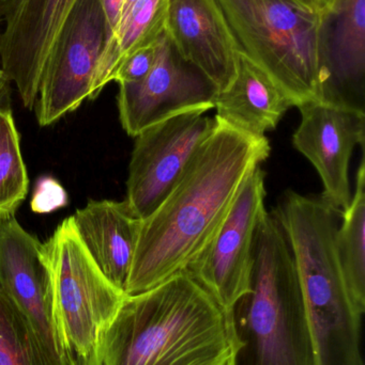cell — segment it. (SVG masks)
I'll return each mask as SVG.
<instances>
[{"label": "cell", "instance_id": "484cf974", "mask_svg": "<svg viewBox=\"0 0 365 365\" xmlns=\"http://www.w3.org/2000/svg\"><path fill=\"white\" fill-rule=\"evenodd\" d=\"M139 1V0H124V10H122L121 19H120V21H122L124 17H126V15L130 12V10L133 8V6L136 4Z\"/></svg>", "mask_w": 365, "mask_h": 365}, {"label": "cell", "instance_id": "5b68a950", "mask_svg": "<svg viewBox=\"0 0 365 365\" xmlns=\"http://www.w3.org/2000/svg\"><path fill=\"white\" fill-rule=\"evenodd\" d=\"M237 51L280 86L294 107L321 102L328 15L311 0H214Z\"/></svg>", "mask_w": 365, "mask_h": 365}, {"label": "cell", "instance_id": "ac0fdd59", "mask_svg": "<svg viewBox=\"0 0 365 365\" xmlns=\"http://www.w3.org/2000/svg\"><path fill=\"white\" fill-rule=\"evenodd\" d=\"M166 10L167 0H139L133 6L105 45L89 100L98 98L103 88L113 81L126 58L156 42L165 30Z\"/></svg>", "mask_w": 365, "mask_h": 365}, {"label": "cell", "instance_id": "7c38bea8", "mask_svg": "<svg viewBox=\"0 0 365 365\" xmlns=\"http://www.w3.org/2000/svg\"><path fill=\"white\" fill-rule=\"evenodd\" d=\"M299 128L293 136L294 147L306 156L321 177V197L344 212L351 201L349 164L357 145L364 148L365 113L321 102L298 107Z\"/></svg>", "mask_w": 365, "mask_h": 365}, {"label": "cell", "instance_id": "9a60e30c", "mask_svg": "<svg viewBox=\"0 0 365 365\" xmlns=\"http://www.w3.org/2000/svg\"><path fill=\"white\" fill-rule=\"evenodd\" d=\"M321 103L365 113V0H339L328 15Z\"/></svg>", "mask_w": 365, "mask_h": 365}, {"label": "cell", "instance_id": "603a6c76", "mask_svg": "<svg viewBox=\"0 0 365 365\" xmlns=\"http://www.w3.org/2000/svg\"><path fill=\"white\" fill-rule=\"evenodd\" d=\"M106 21L107 41L115 34L121 19L124 0H99ZM107 43V42H106Z\"/></svg>", "mask_w": 365, "mask_h": 365}, {"label": "cell", "instance_id": "30bf717a", "mask_svg": "<svg viewBox=\"0 0 365 365\" xmlns=\"http://www.w3.org/2000/svg\"><path fill=\"white\" fill-rule=\"evenodd\" d=\"M219 90L192 64L184 61L167 34L156 43L149 74L136 83L119 85L118 113L122 128L133 137L169 118L193 110L214 108Z\"/></svg>", "mask_w": 365, "mask_h": 365}, {"label": "cell", "instance_id": "7402d4cb", "mask_svg": "<svg viewBox=\"0 0 365 365\" xmlns=\"http://www.w3.org/2000/svg\"><path fill=\"white\" fill-rule=\"evenodd\" d=\"M158 40L126 58L116 71L113 81L118 83V85H128L143 81L154 66Z\"/></svg>", "mask_w": 365, "mask_h": 365}, {"label": "cell", "instance_id": "4fadbf2b", "mask_svg": "<svg viewBox=\"0 0 365 365\" xmlns=\"http://www.w3.org/2000/svg\"><path fill=\"white\" fill-rule=\"evenodd\" d=\"M0 289L27 315L45 342L61 358L46 249L19 225L14 215L0 216Z\"/></svg>", "mask_w": 365, "mask_h": 365}, {"label": "cell", "instance_id": "44dd1931", "mask_svg": "<svg viewBox=\"0 0 365 365\" xmlns=\"http://www.w3.org/2000/svg\"><path fill=\"white\" fill-rule=\"evenodd\" d=\"M27 170L11 106L0 108V216L15 215L28 192Z\"/></svg>", "mask_w": 365, "mask_h": 365}, {"label": "cell", "instance_id": "277c9868", "mask_svg": "<svg viewBox=\"0 0 365 365\" xmlns=\"http://www.w3.org/2000/svg\"><path fill=\"white\" fill-rule=\"evenodd\" d=\"M272 214L295 259L316 365H364L362 317L349 299L334 244L342 212L321 197L287 190Z\"/></svg>", "mask_w": 365, "mask_h": 365}, {"label": "cell", "instance_id": "d6986e66", "mask_svg": "<svg viewBox=\"0 0 365 365\" xmlns=\"http://www.w3.org/2000/svg\"><path fill=\"white\" fill-rule=\"evenodd\" d=\"M356 190L342 212L336 233V251L347 294L356 312H365V163L357 173Z\"/></svg>", "mask_w": 365, "mask_h": 365}, {"label": "cell", "instance_id": "3957f363", "mask_svg": "<svg viewBox=\"0 0 365 365\" xmlns=\"http://www.w3.org/2000/svg\"><path fill=\"white\" fill-rule=\"evenodd\" d=\"M226 319L229 365H316L295 259L272 212L257 227L250 292Z\"/></svg>", "mask_w": 365, "mask_h": 365}, {"label": "cell", "instance_id": "2e32d148", "mask_svg": "<svg viewBox=\"0 0 365 365\" xmlns=\"http://www.w3.org/2000/svg\"><path fill=\"white\" fill-rule=\"evenodd\" d=\"M81 244L107 280L126 294L141 231L124 201L90 200L71 216Z\"/></svg>", "mask_w": 365, "mask_h": 365}, {"label": "cell", "instance_id": "52a82bcc", "mask_svg": "<svg viewBox=\"0 0 365 365\" xmlns=\"http://www.w3.org/2000/svg\"><path fill=\"white\" fill-rule=\"evenodd\" d=\"M106 42V21L100 1L77 0L43 68L34 105L39 125H51L90 98Z\"/></svg>", "mask_w": 365, "mask_h": 365}, {"label": "cell", "instance_id": "4316f807", "mask_svg": "<svg viewBox=\"0 0 365 365\" xmlns=\"http://www.w3.org/2000/svg\"><path fill=\"white\" fill-rule=\"evenodd\" d=\"M311 1H313V0H311ZM313 2H314V1H313ZM314 4H315V2H314Z\"/></svg>", "mask_w": 365, "mask_h": 365}, {"label": "cell", "instance_id": "e0dca14e", "mask_svg": "<svg viewBox=\"0 0 365 365\" xmlns=\"http://www.w3.org/2000/svg\"><path fill=\"white\" fill-rule=\"evenodd\" d=\"M291 107L289 96L269 74L238 51L235 77L214 100V118L251 136L266 137Z\"/></svg>", "mask_w": 365, "mask_h": 365}, {"label": "cell", "instance_id": "8992f818", "mask_svg": "<svg viewBox=\"0 0 365 365\" xmlns=\"http://www.w3.org/2000/svg\"><path fill=\"white\" fill-rule=\"evenodd\" d=\"M54 287V310L64 365H102L105 334L126 297L99 269L81 244L72 218L45 242Z\"/></svg>", "mask_w": 365, "mask_h": 365}, {"label": "cell", "instance_id": "d4e9b609", "mask_svg": "<svg viewBox=\"0 0 365 365\" xmlns=\"http://www.w3.org/2000/svg\"><path fill=\"white\" fill-rule=\"evenodd\" d=\"M327 15L331 14L339 0H313Z\"/></svg>", "mask_w": 365, "mask_h": 365}, {"label": "cell", "instance_id": "ba28073f", "mask_svg": "<svg viewBox=\"0 0 365 365\" xmlns=\"http://www.w3.org/2000/svg\"><path fill=\"white\" fill-rule=\"evenodd\" d=\"M265 179L261 166L248 175L211 242L184 270L225 314L250 292L255 236L267 212Z\"/></svg>", "mask_w": 365, "mask_h": 365}, {"label": "cell", "instance_id": "6da1fadb", "mask_svg": "<svg viewBox=\"0 0 365 365\" xmlns=\"http://www.w3.org/2000/svg\"><path fill=\"white\" fill-rule=\"evenodd\" d=\"M216 120L179 181L141 220L126 296L184 272L220 229L248 175L269 156L267 137L251 136Z\"/></svg>", "mask_w": 365, "mask_h": 365}, {"label": "cell", "instance_id": "cb8c5ba5", "mask_svg": "<svg viewBox=\"0 0 365 365\" xmlns=\"http://www.w3.org/2000/svg\"><path fill=\"white\" fill-rule=\"evenodd\" d=\"M11 106V86L4 73L0 68V108Z\"/></svg>", "mask_w": 365, "mask_h": 365}, {"label": "cell", "instance_id": "9c48e42d", "mask_svg": "<svg viewBox=\"0 0 365 365\" xmlns=\"http://www.w3.org/2000/svg\"><path fill=\"white\" fill-rule=\"evenodd\" d=\"M193 110L154 124L135 136L129 165L126 202L137 218H147L179 181L216 118Z\"/></svg>", "mask_w": 365, "mask_h": 365}, {"label": "cell", "instance_id": "7a4b0ae2", "mask_svg": "<svg viewBox=\"0 0 365 365\" xmlns=\"http://www.w3.org/2000/svg\"><path fill=\"white\" fill-rule=\"evenodd\" d=\"M226 314L186 272L126 296L105 334L102 365H229Z\"/></svg>", "mask_w": 365, "mask_h": 365}, {"label": "cell", "instance_id": "5bb4252c", "mask_svg": "<svg viewBox=\"0 0 365 365\" xmlns=\"http://www.w3.org/2000/svg\"><path fill=\"white\" fill-rule=\"evenodd\" d=\"M165 34L180 57L219 92L231 85L238 51L214 0H167Z\"/></svg>", "mask_w": 365, "mask_h": 365}, {"label": "cell", "instance_id": "8fae6325", "mask_svg": "<svg viewBox=\"0 0 365 365\" xmlns=\"http://www.w3.org/2000/svg\"><path fill=\"white\" fill-rule=\"evenodd\" d=\"M76 1L0 0V15L6 24L0 34V68L29 110L36 105L51 45Z\"/></svg>", "mask_w": 365, "mask_h": 365}, {"label": "cell", "instance_id": "ffe728a7", "mask_svg": "<svg viewBox=\"0 0 365 365\" xmlns=\"http://www.w3.org/2000/svg\"><path fill=\"white\" fill-rule=\"evenodd\" d=\"M0 365H64L27 315L1 289Z\"/></svg>", "mask_w": 365, "mask_h": 365}]
</instances>
